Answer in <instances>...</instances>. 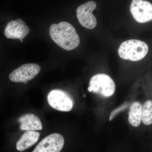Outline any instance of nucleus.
Here are the masks:
<instances>
[{
    "instance_id": "obj_1",
    "label": "nucleus",
    "mask_w": 152,
    "mask_h": 152,
    "mask_svg": "<svg viewBox=\"0 0 152 152\" xmlns=\"http://www.w3.org/2000/svg\"><path fill=\"white\" fill-rule=\"evenodd\" d=\"M50 35L57 45L67 50H74L80 45V37L75 29L68 22H61L52 25Z\"/></svg>"
},
{
    "instance_id": "obj_2",
    "label": "nucleus",
    "mask_w": 152,
    "mask_h": 152,
    "mask_svg": "<svg viewBox=\"0 0 152 152\" xmlns=\"http://www.w3.org/2000/svg\"><path fill=\"white\" fill-rule=\"evenodd\" d=\"M148 46L145 42L139 40L126 41L121 44L118 54L124 60L136 61L142 59L148 54Z\"/></svg>"
},
{
    "instance_id": "obj_3",
    "label": "nucleus",
    "mask_w": 152,
    "mask_h": 152,
    "mask_svg": "<svg viewBox=\"0 0 152 152\" xmlns=\"http://www.w3.org/2000/svg\"><path fill=\"white\" fill-rule=\"evenodd\" d=\"M115 88V82L110 76L100 74L93 76L91 79L88 91L104 97H109L114 94Z\"/></svg>"
},
{
    "instance_id": "obj_4",
    "label": "nucleus",
    "mask_w": 152,
    "mask_h": 152,
    "mask_svg": "<svg viewBox=\"0 0 152 152\" xmlns=\"http://www.w3.org/2000/svg\"><path fill=\"white\" fill-rule=\"evenodd\" d=\"M48 102L53 108L61 112H69L73 107L74 102L69 95L60 90L50 91L48 96Z\"/></svg>"
},
{
    "instance_id": "obj_5",
    "label": "nucleus",
    "mask_w": 152,
    "mask_h": 152,
    "mask_svg": "<svg viewBox=\"0 0 152 152\" xmlns=\"http://www.w3.org/2000/svg\"><path fill=\"white\" fill-rule=\"evenodd\" d=\"M41 69V67L37 64H25L12 71L9 78L12 82L27 84L40 72Z\"/></svg>"
},
{
    "instance_id": "obj_6",
    "label": "nucleus",
    "mask_w": 152,
    "mask_h": 152,
    "mask_svg": "<svg viewBox=\"0 0 152 152\" xmlns=\"http://www.w3.org/2000/svg\"><path fill=\"white\" fill-rule=\"evenodd\" d=\"M96 6L95 2L90 1L79 6L77 8V18L80 23L84 27L93 29L96 26V19L93 14V11Z\"/></svg>"
},
{
    "instance_id": "obj_7",
    "label": "nucleus",
    "mask_w": 152,
    "mask_h": 152,
    "mask_svg": "<svg viewBox=\"0 0 152 152\" xmlns=\"http://www.w3.org/2000/svg\"><path fill=\"white\" fill-rule=\"evenodd\" d=\"M130 12L133 18L141 23L152 20V5L143 0H133L130 6Z\"/></svg>"
},
{
    "instance_id": "obj_8",
    "label": "nucleus",
    "mask_w": 152,
    "mask_h": 152,
    "mask_svg": "<svg viewBox=\"0 0 152 152\" xmlns=\"http://www.w3.org/2000/svg\"><path fill=\"white\" fill-rule=\"evenodd\" d=\"M64 145L62 135L53 133L43 139L33 152H60Z\"/></svg>"
},
{
    "instance_id": "obj_9",
    "label": "nucleus",
    "mask_w": 152,
    "mask_h": 152,
    "mask_svg": "<svg viewBox=\"0 0 152 152\" xmlns=\"http://www.w3.org/2000/svg\"><path fill=\"white\" fill-rule=\"evenodd\" d=\"M29 33V28L26 23L20 19L9 22L4 30V35L7 39H19L23 42V39Z\"/></svg>"
},
{
    "instance_id": "obj_10",
    "label": "nucleus",
    "mask_w": 152,
    "mask_h": 152,
    "mask_svg": "<svg viewBox=\"0 0 152 152\" xmlns=\"http://www.w3.org/2000/svg\"><path fill=\"white\" fill-rule=\"evenodd\" d=\"M20 129L22 131L42 130V124L39 118L33 114L23 115L18 119Z\"/></svg>"
},
{
    "instance_id": "obj_11",
    "label": "nucleus",
    "mask_w": 152,
    "mask_h": 152,
    "mask_svg": "<svg viewBox=\"0 0 152 152\" xmlns=\"http://www.w3.org/2000/svg\"><path fill=\"white\" fill-rule=\"evenodd\" d=\"M40 133L35 131H27L22 136L16 144V148L20 152L23 151L37 142Z\"/></svg>"
},
{
    "instance_id": "obj_12",
    "label": "nucleus",
    "mask_w": 152,
    "mask_h": 152,
    "mask_svg": "<svg viewBox=\"0 0 152 152\" xmlns=\"http://www.w3.org/2000/svg\"><path fill=\"white\" fill-rule=\"evenodd\" d=\"M142 106L139 102H135L130 108L129 114V121L133 126L137 127L142 121Z\"/></svg>"
},
{
    "instance_id": "obj_13",
    "label": "nucleus",
    "mask_w": 152,
    "mask_h": 152,
    "mask_svg": "<svg viewBox=\"0 0 152 152\" xmlns=\"http://www.w3.org/2000/svg\"><path fill=\"white\" fill-rule=\"evenodd\" d=\"M142 121L144 124L151 125L152 124V102L147 101L142 106Z\"/></svg>"
},
{
    "instance_id": "obj_14",
    "label": "nucleus",
    "mask_w": 152,
    "mask_h": 152,
    "mask_svg": "<svg viewBox=\"0 0 152 152\" xmlns=\"http://www.w3.org/2000/svg\"><path fill=\"white\" fill-rule=\"evenodd\" d=\"M128 106V104H124L123 105L121 106V107H119L118 108L115 109V110L113 111V112L111 113L110 116V119H109L110 121H111L113 118L116 115L118 114V113L121 111L124 110Z\"/></svg>"
}]
</instances>
